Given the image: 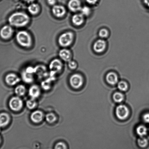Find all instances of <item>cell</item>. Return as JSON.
<instances>
[{"label": "cell", "mask_w": 149, "mask_h": 149, "mask_svg": "<svg viewBox=\"0 0 149 149\" xmlns=\"http://www.w3.org/2000/svg\"><path fill=\"white\" fill-rule=\"evenodd\" d=\"M50 82L49 81H45L42 83V86L43 88L46 90L48 89L50 86Z\"/></svg>", "instance_id": "33"}, {"label": "cell", "mask_w": 149, "mask_h": 149, "mask_svg": "<svg viewBox=\"0 0 149 149\" xmlns=\"http://www.w3.org/2000/svg\"><path fill=\"white\" fill-rule=\"evenodd\" d=\"M106 46V42L104 39L101 38L97 40L94 43L93 49L95 52L98 53H102L105 51Z\"/></svg>", "instance_id": "7"}, {"label": "cell", "mask_w": 149, "mask_h": 149, "mask_svg": "<svg viewBox=\"0 0 149 149\" xmlns=\"http://www.w3.org/2000/svg\"><path fill=\"white\" fill-rule=\"evenodd\" d=\"M5 81L8 85L13 86L19 83L20 79L15 74L10 73L7 75L5 78Z\"/></svg>", "instance_id": "11"}, {"label": "cell", "mask_w": 149, "mask_h": 149, "mask_svg": "<svg viewBox=\"0 0 149 149\" xmlns=\"http://www.w3.org/2000/svg\"><path fill=\"white\" fill-rule=\"evenodd\" d=\"M81 13L84 16H88L91 13V8L89 7L85 6L82 7L81 10Z\"/></svg>", "instance_id": "29"}, {"label": "cell", "mask_w": 149, "mask_h": 149, "mask_svg": "<svg viewBox=\"0 0 149 149\" xmlns=\"http://www.w3.org/2000/svg\"><path fill=\"white\" fill-rule=\"evenodd\" d=\"M116 114L118 119L124 120L128 118L129 115V110L126 105H120L116 109Z\"/></svg>", "instance_id": "4"}, {"label": "cell", "mask_w": 149, "mask_h": 149, "mask_svg": "<svg viewBox=\"0 0 149 149\" xmlns=\"http://www.w3.org/2000/svg\"><path fill=\"white\" fill-rule=\"evenodd\" d=\"M9 105L10 108L12 111H18L21 110L23 107V101L19 97H14L10 100Z\"/></svg>", "instance_id": "5"}, {"label": "cell", "mask_w": 149, "mask_h": 149, "mask_svg": "<svg viewBox=\"0 0 149 149\" xmlns=\"http://www.w3.org/2000/svg\"><path fill=\"white\" fill-rule=\"evenodd\" d=\"M52 12L55 16L60 18L65 14L66 10L62 6L55 5L53 8Z\"/></svg>", "instance_id": "12"}, {"label": "cell", "mask_w": 149, "mask_h": 149, "mask_svg": "<svg viewBox=\"0 0 149 149\" xmlns=\"http://www.w3.org/2000/svg\"><path fill=\"white\" fill-rule=\"evenodd\" d=\"M84 20V16L81 13L74 14L72 18V22L77 26L81 25Z\"/></svg>", "instance_id": "15"}, {"label": "cell", "mask_w": 149, "mask_h": 149, "mask_svg": "<svg viewBox=\"0 0 149 149\" xmlns=\"http://www.w3.org/2000/svg\"><path fill=\"white\" fill-rule=\"evenodd\" d=\"M10 117L8 114L2 113L0 114V127L6 126L9 123Z\"/></svg>", "instance_id": "18"}, {"label": "cell", "mask_w": 149, "mask_h": 149, "mask_svg": "<svg viewBox=\"0 0 149 149\" xmlns=\"http://www.w3.org/2000/svg\"><path fill=\"white\" fill-rule=\"evenodd\" d=\"M26 89L25 86L22 85H19L15 89V93L18 96H22L25 94Z\"/></svg>", "instance_id": "21"}, {"label": "cell", "mask_w": 149, "mask_h": 149, "mask_svg": "<svg viewBox=\"0 0 149 149\" xmlns=\"http://www.w3.org/2000/svg\"><path fill=\"white\" fill-rule=\"evenodd\" d=\"M59 55L61 58L65 61L69 62L70 60L71 54L70 51L68 49H62L59 52Z\"/></svg>", "instance_id": "17"}, {"label": "cell", "mask_w": 149, "mask_h": 149, "mask_svg": "<svg viewBox=\"0 0 149 149\" xmlns=\"http://www.w3.org/2000/svg\"><path fill=\"white\" fill-rule=\"evenodd\" d=\"M37 105V103L34 99L31 98L27 101L26 106L27 107L30 109H32L36 107Z\"/></svg>", "instance_id": "30"}, {"label": "cell", "mask_w": 149, "mask_h": 149, "mask_svg": "<svg viewBox=\"0 0 149 149\" xmlns=\"http://www.w3.org/2000/svg\"><path fill=\"white\" fill-rule=\"evenodd\" d=\"M118 89L122 91H126L128 89V84L124 81H121L118 82Z\"/></svg>", "instance_id": "28"}, {"label": "cell", "mask_w": 149, "mask_h": 149, "mask_svg": "<svg viewBox=\"0 0 149 149\" xmlns=\"http://www.w3.org/2000/svg\"><path fill=\"white\" fill-rule=\"evenodd\" d=\"M143 1L146 6L149 8V0H143Z\"/></svg>", "instance_id": "37"}, {"label": "cell", "mask_w": 149, "mask_h": 149, "mask_svg": "<svg viewBox=\"0 0 149 149\" xmlns=\"http://www.w3.org/2000/svg\"><path fill=\"white\" fill-rule=\"evenodd\" d=\"M0 143H1V139H0Z\"/></svg>", "instance_id": "39"}, {"label": "cell", "mask_w": 149, "mask_h": 149, "mask_svg": "<svg viewBox=\"0 0 149 149\" xmlns=\"http://www.w3.org/2000/svg\"><path fill=\"white\" fill-rule=\"evenodd\" d=\"M30 118L33 122L38 123L41 122L43 118V113L40 111H36L33 112L30 116Z\"/></svg>", "instance_id": "13"}, {"label": "cell", "mask_w": 149, "mask_h": 149, "mask_svg": "<svg viewBox=\"0 0 149 149\" xmlns=\"http://www.w3.org/2000/svg\"><path fill=\"white\" fill-rule=\"evenodd\" d=\"M73 40V35L70 32H67L61 35L58 39V43L63 47H67L70 45Z\"/></svg>", "instance_id": "3"}, {"label": "cell", "mask_w": 149, "mask_h": 149, "mask_svg": "<svg viewBox=\"0 0 149 149\" xmlns=\"http://www.w3.org/2000/svg\"><path fill=\"white\" fill-rule=\"evenodd\" d=\"M57 118L54 114L50 113L47 114L46 116V121L49 123H53L56 121Z\"/></svg>", "instance_id": "26"}, {"label": "cell", "mask_w": 149, "mask_h": 149, "mask_svg": "<svg viewBox=\"0 0 149 149\" xmlns=\"http://www.w3.org/2000/svg\"><path fill=\"white\" fill-rule=\"evenodd\" d=\"M47 2L50 5H54L56 3L55 0H47Z\"/></svg>", "instance_id": "36"}, {"label": "cell", "mask_w": 149, "mask_h": 149, "mask_svg": "<svg viewBox=\"0 0 149 149\" xmlns=\"http://www.w3.org/2000/svg\"><path fill=\"white\" fill-rule=\"evenodd\" d=\"M16 40L19 44L23 47H29L31 45V37L27 31L19 32L16 35Z\"/></svg>", "instance_id": "2"}, {"label": "cell", "mask_w": 149, "mask_h": 149, "mask_svg": "<svg viewBox=\"0 0 149 149\" xmlns=\"http://www.w3.org/2000/svg\"><path fill=\"white\" fill-rule=\"evenodd\" d=\"M35 73L40 77L45 76L46 73L45 68L43 66H37L35 68Z\"/></svg>", "instance_id": "23"}, {"label": "cell", "mask_w": 149, "mask_h": 149, "mask_svg": "<svg viewBox=\"0 0 149 149\" xmlns=\"http://www.w3.org/2000/svg\"><path fill=\"white\" fill-rule=\"evenodd\" d=\"M98 0H86V2L90 5H95L97 2Z\"/></svg>", "instance_id": "35"}, {"label": "cell", "mask_w": 149, "mask_h": 149, "mask_svg": "<svg viewBox=\"0 0 149 149\" xmlns=\"http://www.w3.org/2000/svg\"><path fill=\"white\" fill-rule=\"evenodd\" d=\"M113 99L117 103H120L124 100V95L120 92H116L113 95Z\"/></svg>", "instance_id": "24"}, {"label": "cell", "mask_w": 149, "mask_h": 149, "mask_svg": "<svg viewBox=\"0 0 149 149\" xmlns=\"http://www.w3.org/2000/svg\"><path fill=\"white\" fill-rule=\"evenodd\" d=\"M22 77L23 80L26 83H31L33 80V74L29 73L25 70L22 72Z\"/></svg>", "instance_id": "19"}, {"label": "cell", "mask_w": 149, "mask_h": 149, "mask_svg": "<svg viewBox=\"0 0 149 149\" xmlns=\"http://www.w3.org/2000/svg\"><path fill=\"white\" fill-rule=\"evenodd\" d=\"M148 143L147 139L144 137H140L137 140V143L139 146L142 148H144L147 147Z\"/></svg>", "instance_id": "25"}, {"label": "cell", "mask_w": 149, "mask_h": 149, "mask_svg": "<svg viewBox=\"0 0 149 149\" xmlns=\"http://www.w3.org/2000/svg\"><path fill=\"white\" fill-rule=\"evenodd\" d=\"M136 131L137 134L140 137H144L147 134V130L145 126L140 125L137 127Z\"/></svg>", "instance_id": "20"}, {"label": "cell", "mask_w": 149, "mask_h": 149, "mask_svg": "<svg viewBox=\"0 0 149 149\" xmlns=\"http://www.w3.org/2000/svg\"><path fill=\"white\" fill-rule=\"evenodd\" d=\"M13 30L10 26L6 25L4 26L0 31V35L3 39H7L10 38L12 36Z\"/></svg>", "instance_id": "10"}, {"label": "cell", "mask_w": 149, "mask_h": 149, "mask_svg": "<svg viewBox=\"0 0 149 149\" xmlns=\"http://www.w3.org/2000/svg\"><path fill=\"white\" fill-rule=\"evenodd\" d=\"M84 82L83 78L80 74H75L72 75L70 79V83L72 87L78 89L81 87Z\"/></svg>", "instance_id": "6"}, {"label": "cell", "mask_w": 149, "mask_h": 149, "mask_svg": "<svg viewBox=\"0 0 149 149\" xmlns=\"http://www.w3.org/2000/svg\"><path fill=\"white\" fill-rule=\"evenodd\" d=\"M54 149H67V147L64 143L60 142L56 144Z\"/></svg>", "instance_id": "31"}, {"label": "cell", "mask_w": 149, "mask_h": 149, "mask_svg": "<svg viewBox=\"0 0 149 149\" xmlns=\"http://www.w3.org/2000/svg\"><path fill=\"white\" fill-rule=\"evenodd\" d=\"M24 1L28 3H32L34 2V0H24Z\"/></svg>", "instance_id": "38"}, {"label": "cell", "mask_w": 149, "mask_h": 149, "mask_svg": "<svg viewBox=\"0 0 149 149\" xmlns=\"http://www.w3.org/2000/svg\"><path fill=\"white\" fill-rule=\"evenodd\" d=\"M40 88L37 85H33L29 90V95L33 99H35L38 97L40 96Z\"/></svg>", "instance_id": "16"}, {"label": "cell", "mask_w": 149, "mask_h": 149, "mask_svg": "<svg viewBox=\"0 0 149 149\" xmlns=\"http://www.w3.org/2000/svg\"><path fill=\"white\" fill-rule=\"evenodd\" d=\"M29 12L32 15H36L38 12L39 7L37 4L33 3L29 5L28 8Z\"/></svg>", "instance_id": "22"}, {"label": "cell", "mask_w": 149, "mask_h": 149, "mask_svg": "<svg viewBox=\"0 0 149 149\" xmlns=\"http://www.w3.org/2000/svg\"><path fill=\"white\" fill-rule=\"evenodd\" d=\"M69 10L73 12L80 11L82 8L79 0H70L68 4Z\"/></svg>", "instance_id": "9"}, {"label": "cell", "mask_w": 149, "mask_h": 149, "mask_svg": "<svg viewBox=\"0 0 149 149\" xmlns=\"http://www.w3.org/2000/svg\"><path fill=\"white\" fill-rule=\"evenodd\" d=\"M29 21L27 14L22 12L14 13L9 17L8 22L11 25L16 27H22L27 25Z\"/></svg>", "instance_id": "1"}, {"label": "cell", "mask_w": 149, "mask_h": 149, "mask_svg": "<svg viewBox=\"0 0 149 149\" xmlns=\"http://www.w3.org/2000/svg\"><path fill=\"white\" fill-rule=\"evenodd\" d=\"M68 66L69 68L72 69H76L77 67V63L74 61L70 60L69 61Z\"/></svg>", "instance_id": "32"}, {"label": "cell", "mask_w": 149, "mask_h": 149, "mask_svg": "<svg viewBox=\"0 0 149 149\" xmlns=\"http://www.w3.org/2000/svg\"><path fill=\"white\" fill-rule=\"evenodd\" d=\"M106 79L107 82L112 85L116 84L118 82V75L113 72L108 73L106 77Z\"/></svg>", "instance_id": "14"}, {"label": "cell", "mask_w": 149, "mask_h": 149, "mask_svg": "<svg viewBox=\"0 0 149 149\" xmlns=\"http://www.w3.org/2000/svg\"><path fill=\"white\" fill-rule=\"evenodd\" d=\"M62 63L58 59H54L52 61L49 65V68L52 73H56L60 71L62 69Z\"/></svg>", "instance_id": "8"}, {"label": "cell", "mask_w": 149, "mask_h": 149, "mask_svg": "<svg viewBox=\"0 0 149 149\" xmlns=\"http://www.w3.org/2000/svg\"><path fill=\"white\" fill-rule=\"evenodd\" d=\"M143 121L146 123H149V113H145L143 116Z\"/></svg>", "instance_id": "34"}, {"label": "cell", "mask_w": 149, "mask_h": 149, "mask_svg": "<svg viewBox=\"0 0 149 149\" xmlns=\"http://www.w3.org/2000/svg\"><path fill=\"white\" fill-rule=\"evenodd\" d=\"M98 36L101 39H106L109 36V32L106 29H102L100 30L98 33Z\"/></svg>", "instance_id": "27"}]
</instances>
